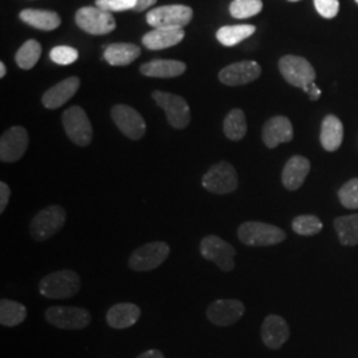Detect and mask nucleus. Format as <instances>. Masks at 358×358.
Listing matches in <instances>:
<instances>
[{"label":"nucleus","mask_w":358,"mask_h":358,"mask_svg":"<svg viewBox=\"0 0 358 358\" xmlns=\"http://www.w3.org/2000/svg\"><path fill=\"white\" fill-rule=\"evenodd\" d=\"M80 276L72 269H62L44 276L38 282V292L50 300H65L80 291Z\"/></svg>","instance_id":"f257e3e1"},{"label":"nucleus","mask_w":358,"mask_h":358,"mask_svg":"<svg viewBox=\"0 0 358 358\" xmlns=\"http://www.w3.org/2000/svg\"><path fill=\"white\" fill-rule=\"evenodd\" d=\"M238 238L250 247H269L282 243L287 234L278 226L263 222H244L238 229Z\"/></svg>","instance_id":"f03ea898"},{"label":"nucleus","mask_w":358,"mask_h":358,"mask_svg":"<svg viewBox=\"0 0 358 358\" xmlns=\"http://www.w3.org/2000/svg\"><path fill=\"white\" fill-rule=\"evenodd\" d=\"M66 213L62 206L52 205L43 208L31 220L29 232L36 242H45L51 239L64 227Z\"/></svg>","instance_id":"7ed1b4c3"},{"label":"nucleus","mask_w":358,"mask_h":358,"mask_svg":"<svg viewBox=\"0 0 358 358\" xmlns=\"http://www.w3.org/2000/svg\"><path fill=\"white\" fill-rule=\"evenodd\" d=\"M279 69L288 84L304 90L306 93L309 92L310 85L316 80L315 68L310 65L307 59L300 56H294V55L284 56L279 62Z\"/></svg>","instance_id":"20e7f679"},{"label":"nucleus","mask_w":358,"mask_h":358,"mask_svg":"<svg viewBox=\"0 0 358 358\" xmlns=\"http://www.w3.org/2000/svg\"><path fill=\"white\" fill-rule=\"evenodd\" d=\"M154 101L166 113L169 124L174 129H185L192 121V110L187 101L178 94L154 90Z\"/></svg>","instance_id":"39448f33"},{"label":"nucleus","mask_w":358,"mask_h":358,"mask_svg":"<svg viewBox=\"0 0 358 358\" xmlns=\"http://www.w3.org/2000/svg\"><path fill=\"white\" fill-rule=\"evenodd\" d=\"M62 121L68 138L75 145L81 148L90 145L93 138V128L87 112L83 108L72 106L66 109Z\"/></svg>","instance_id":"423d86ee"},{"label":"nucleus","mask_w":358,"mask_h":358,"mask_svg":"<svg viewBox=\"0 0 358 358\" xmlns=\"http://www.w3.org/2000/svg\"><path fill=\"white\" fill-rule=\"evenodd\" d=\"M202 185L207 192L224 195L231 194L238 189L239 178L235 167L229 162H219L207 170Z\"/></svg>","instance_id":"0eeeda50"},{"label":"nucleus","mask_w":358,"mask_h":358,"mask_svg":"<svg viewBox=\"0 0 358 358\" xmlns=\"http://www.w3.org/2000/svg\"><path fill=\"white\" fill-rule=\"evenodd\" d=\"M170 254V247L165 242H152L138 247L129 257V267L137 272L158 268L165 263Z\"/></svg>","instance_id":"6e6552de"},{"label":"nucleus","mask_w":358,"mask_h":358,"mask_svg":"<svg viewBox=\"0 0 358 358\" xmlns=\"http://www.w3.org/2000/svg\"><path fill=\"white\" fill-rule=\"evenodd\" d=\"M45 320L59 329L81 331L90 325L92 316L85 308L50 307L45 310Z\"/></svg>","instance_id":"1a4fd4ad"},{"label":"nucleus","mask_w":358,"mask_h":358,"mask_svg":"<svg viewBox=\"0 0 358 358\" xmlns=\"http://www.w3.org/2000/svg\"><path fill=\"white\" fill-rule=\"evenodd\" d=\"M199 252L206 260L215 263L224 272L235 268V248L217 235H207L199 244Z\"/></svg>","instance_id":"9d476101"},{"label":"nucleus","mask_w":358,"mask_h":358,"mask_svg":"<svg viewBox=\"0 0 358 358\" xmlns=\"http://www.w3.org/2000/svg\"><path fill=\"white\" fill-rule=\"evenodd\" d=\"M110 115L115 127L129 140L138 141L145 136L146 122L134 108L124 103H117L112 108Z\"/></svg>","instance_id":"9b49d317"},{"label":"nucleus","mask_w":358,"mask_h":358,"mask_svg":"<svg viewBox=\"0 0 358 358\" xmlns=\"http://www.w3.org/2000/svg\"><path fill=\"white\" fill-rule=\"evenodd\" d=\"M76 24L90 35H108L115 31L113 13L99 7H83L76 13Z\"/></svg>","instance_id":"f8f14e48"},{"label":"nucleus","mask_w":358,"mask_h":358,"mask_svg":"<svg viewBox=\"0 0 358 358\" xmlns=\"http://www.w3.org/2000/svg\"><path fill=\"white\" fill-rule=\"evenodd\" d=\"M192 15L194 13L189 6L171 4V6H162V7L150 10L146 13V22L153 28H161V27L185 28L187 24H190Z\"/></svg>","instance_id":"ddd939ff"},{"label":"nucleus","mask_w":358,"mask_h":358,"mask_svg":"<svg viewBox=\"0 0 358 358\" xmlns=\"http://www.w3.org/2000/svg\"><path fill=\"white\" fill-rule=\"evenodd\" d=\"M245 307L243 303L235 299H219L211 303L206 316L207 320L217 327H230L243 317Z\"/></svg>","instance_id":"4468645a"},{"label":"nucleus","mask_w":358,"mask_h":358,"mask_svg":"<svg viewBox=\"0 0 358 358\" xmlns=\"http://www.w3.org/2000/svg\"><path fill=\"white\" fill-rule=\"evenodd\" d=\"M28 133L23 127H13L3 133L0 138V159L13 164L23 158L28 149Z\"/></svg>","instance_id":"2eb2a0df"},{"label":"nucleus","mask_w":358,"mask_h":358,"mask_svg":"<svg viewBox=\"0 0 358 358\" xmlns=\"http://www.w3.org/2000/svg\"><path fill=\"white\" fill-rule=\"evenodd\" d=\"M262 75V68L256 62L247 60V62H239L223 68L219 72V80L222 84L229 87H239L245 85Z\"/></svg>","instance_id":"dca6fc26"},{"label":"nucleus","mask_w":358,"mask_h":358,"mask_svg":"<svg viewBox=\"0 0 358 358\" xmlns=\"http://www.w3.org/2000/svg\"><path fill=\"white\" fill-rule=\"evenodd\" d=\"M262 138L268 149H275L280 143L292 141L294 140L292 122L285 115H276L269 118L263 127Z\"/></svg>","instance_id":"f3484780"},{"label":"nucleus","mask_w":358,"mask_h":358,"mask_svg":"<svg viewBox=\"0 0 358 358\" xmlns=\"http://www.w3.org/2000/svg\"><path fill=\"white\" fill-rule=\"evenodd\" d=\"M260 333L264 345L272 350L280 349L291 336L288 322L278 315H269L264 319Z\"/></svg>","instance_id":"a211bd4d"},{"label":"nucleus","mask_w":358,"mask_h":358,"mask_svg":"<svg viewBox=\"0 0 358 358\" xmlns=\"http://www.w3.org/2000/svg\"><path fill=\"white\" fill-rule=\"evenodd\" d=\"M185 38V28L161 27L143 35L142 43L150 51H161L179 44Z\"/></svg>","instance_id":"6ab92c4d"},{"label":"nucleus","mask_w":358,"mask_h":358,"mask_svg":"<svg viewBox=\"0 0 358 358\" xmlns=\"http://www.w3.org/2000/svg\"><path fill=\"white\" fill-rule=\"evenodd\" d=\"M78 88L80 78L76 76L68 77L47 90L41 97V103L47 109H59L76 94Z\"/></svg>","instance_id":"aec40b11"},{"label":"nucleus","mask_w":358,"mask_h":358,"mask_svg":"<svg viewBox=\"0 0 358 358\" xmlns=\"http://www.w3.org/2000/svg\"><path fill=\"white\" fill-rule=\"evenodd\" d=\"M310 171V162L303 155L291 157L282 169V182L289 192L300 189Z\"/></svg>","instance_id":"412c9836"},{"label":"nucleus","mask_w":358,"mask_h":358,"mask_svg":"<svg viewBox=\"0 0 358 358\" xmlns=\"http://www.w3.org/2000/svg\"><path fill=\"white\" fill-rule=\"evenodd\" d=\"M141 317V309L133 303H120L106 313V322L113 329H128Z\"/></svg>","instance_id":"4be33fe9"},{"label":"nucleus","mask_w":358,"mask_h":358,"mask_svg":"<svg viewBox=\"0 0 358 358\" xmlns=\"http://www.w3.org/2000/svg\"><path fill=\"white\" fill-rule=\"evenodd\" d=\"M344 140V125L336 115H327L321 124L320 141L327 152L340 149Z\"/></svg>","instance_id":"5701e85b"},{"label":"nucleus","mask_w":358,"mask_h":358,"mask_svg":"<svg viewBox=\"0 0 358 358\" xmlns=\"http://www.w3.org/2000/svg\"><path fill=\"white\" fill-rule=\"evenodd\" d=\"M141 55V48L131 43L110 44L103 51V59L113 66H125L133 63Z\"/></svg>","instance_id":"b1692460"},{"label":"nucleus","mask_w":358,"mask_h":358,"mask_svg":"<svg viewBox=\"0 0 358 358\" xmlns=\"http://www.w3.org/2000/svg\"><path fill=\"white\" fill-rule=\"evenodd\" d=\"M186 64L178 60H164L157 59L152 60L146 64L141 65V71L143 76L157 77V78H173L183 75L186 72Z\"/></svg>","instance_id":"393cba45"},{"label":"nucleus","mask_w":358,"mask_h":358,"mask_svg":"<svg viewBox=\"0 0 358 358\" xmlns=\"http://www.w3.org/2000/svg\"><path fill=\"white\" fill-rule=\"evenodd\" d=\"M19 17L28 26L41 31H53L62 24L60 16L48 10H23Z\"/></svg>","instance_id":"a878e982"},{"label":"nucleus","mask_w":358,"mask_h":358,"mask_svg":"<svg viewBox=\"0 0 358 358\" xmlns=\"http://www.w3.org/2000/svg\"><path fill=\"white\" fill-rule=\"evenodd\" d=\"M256 27L252 24H239V26H224L219 28L217 32V41L226 47H234L245 38L255 34Z\"/></svg>","instance_id":"bb28decb"},{"label":"nucleus","mask_w":358,"mask_h":358,"mask_svg":"<svg viewBox=\"0 0 358 358\" xmlns=\"http://www.w3.org/2000/svg\"><path fill=\"white\" fill-rule=\"evenodd\" d=\"M27 319V308L13 300L1 299L0 301V324L13 328Z\"/></svg>","instance_id":"cd10ccee"},{"label":"nucleus","mask_w":358,"mask_h":358,"mask_svg":"<svg viewBox=\"0 0 358 358\" xmlns=\"http://www.w3.org/2000/svg\"><path fill=\"white\" fill-rule=\"evenodd\" d=\"M334 229L337 231L340 243L343 245L358 244V214L334 219Z\"/></svg>","instance_id":"c85d7f7f"},{"label":"nucleus","mask_w":358,"mask_h":358,"mask_svg":"<svg viewBox=\"0 0 358 358\" xmlns=\"http://www.w3.org/2000/svg\"><path fill=\"white\" fill-rule=\"evenodd\" d=\"M223 131L231 141L243 140L247 133V121L242 109H232L230 113L226 115L223 122Z\"/></svg>","instance_id":"c756f323"},{"label":"nucleus","mask_w":358,"mask_h":358,"mask_svg":"<svg viewBox=\"0 0 358 358\" xmlns=\"http://www.w3.org/2000/svg\"><path fill=\"white\" fill-rule=\"evenodd\" d=\"M41 56V45L36 40H28L19 51L16 52L15 60L22 69H32Z\"/></svg>","instance_id":"7c9ffc66"},{"label":"nucleus","mask_w":358,"mask_h":358,"mask_svg":"<svg viewBox=\"0 0 358 358\" xmlns=\"http://www.w3.org/2000/svg\"><path fill=\"white\" fill-rule=\"evenodd\" d=\"M263 10L262 0H234L230 4V13L235 19L252 17Z\"/></svg>","instance_id":"2f4dec72"},{"label":"nucleus","mask_w":358,"mask_h":358,"mask_svg":"<svg viewBox=\"0 0 358 358\" xmlns=\"http://www.w3.org/2000/svg\"><path fill=\"white\" fill-rule=\"evenodd\" d=\"M292 229L297 235L312 236L322 230V222L315 215H299L292 222Z\"/></svg>","instance_id":"473e14b6"},{"label":"nucleus","mask_w":358,"mask_h":358,"mask_svg":"<svg viewBox=\"0 0 358 358\" xmlns=\"http://www.w3.org/2000/svg\"><path fill=\"white\" fill-rule=\"evenodd\" d=\"M338 199L341 205L349 210H358V178L348 180L338 190Z\"/></svg>","instance_id":"72a5a7b5"},{"label":"nucleus","mask_w":358,"mask_h":358,"mask_svg":"<svg viewBox=\"0 0 358 358\" xmlns=\"http://www.w3.org/2000/svg\"><path fill=\"white\" fill-rule=\"evenodd\" d=\"M52 62L59 65L73 64L78 59V52L73 47L68 45H59L55 47L50 53Z\"/></svg>","instance_id":"f704fd0d"},{"label":"nucleus","mask_w":358,"mask_h":358,"mask_svg":"<svg viewBox=\"0 0 358 358\" xmlns=\"http://www.w3.org/2000/svg\"><path fill=\"white\" fill-rule=\"evenodd\" d=\"M137 0H96V7L108 13H121L134 10Z\"/></svg>","instance_id":"c9c22d12"},{"label":"nucleus","mask_w":358,"mask_h":358,"mask_svg":"<svg viewBox=\"0 0 358 358\" xmlns=\"http://www.w3.org/2000/svg\"><path fill=\"white\" fill-rule=\"evenodd\" d=\"M317 13L325 19H333L340 10L338 0H313Z\"/></svg>","instance_id":"e433bc0d"},{"label":"nucleus","mask_w":358,"mask_h":358,"mask_svg":"<svg viewBox=\"0 0 358 358\" xmlns=\"http://www.w3.org/2000/svg\"><path fill=\"white\" fill-rule=\"evenodd\" d=\"M11 189L6 182H0V213L6 211V207L10 202Z\"/></svg>","instance_id":"4c0bfd02"},{"label":"nucleus","mask_w":358,"mask_h":358,"mask_svg":"<svg viewBox=\"0 0 358 358\" xmlns=\"http://www.w3.org/2000/svg\"><path fill=\"white\" fill-rule=\"evenodd\" d=\"M155 3H157V0H137V4H136V7H134V11L142 13V11L150 8Z\"/></svg>","instance_id":"58836bf2"},{"label":"nucleus","mask_w":358,"mask_h":358,"mask_svg":"<svg viewBox=\"0 0 358 358\" xmlns=\"http://www.w3.org/2000/svg\"><path fill=\"white\" fill-rule=\"evenodd\" d=\"M136 358H165L164 353L158 349H150V350H146L141 355H138Z\"/></svg>","instance_id":"ea45409f"},{"label":"nucleus","mask_w":358,"mask_h":358,"mask_svg":"<svg viewBox=\"0 0 358 358\" xmlns=\"http://www.w3.org/2000/svg\"><path fill=\"white\" fill-rule=\"evenodd\" d=\"M308 94H309V99H310L312 101H317V100L320 99L321 90H319V87L313 83V84L310 85V88H309Z\"/></svg>","instance_id":"a19ab883"},{"label":"nucleus","mask_w":358,"mask_h":358,"mask_svg":"<svg viewBox=\"0 0 358 358\" xmlns=\"http://www.w3.org/2000/svg\"><path fill=\"white\" fill-rule=\"evenodd\" d=\"M6 73H7V68H6V64H4V63H0V77L3 78V77L6 76Z\"/></svg>","instance_id":"79ce46f5"},{"label":"nucleus","mask_w":358,"mask_h":358,"mask_svg":"<svg viewBox=\"0 0 358 358\" xmlns=\"http://www.w3.org/2000/svg\"><path fill=\"white\" fill-rule=\"evenodd\" d=\"M288 1H299V0H288Z\"/></svg>","instance_id":"37998d69"},{"label":"nucleus","mask_w":358,"mask_h":358,"mask_svg":"<svg viewBox=\"0 0 358 358\" xmlns=\"http://www.w3.org/2000/svg\"><path fill=\"white\" fill-rule=\"evenodd\" d=\"M356 1H357V4H358V0H356Z\"/></svg>","instance_id":"c03bdc74"}]
</instances>
